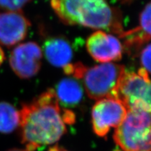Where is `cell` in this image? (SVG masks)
Masks as SVG:
<instances>
[{
	"label": "cell",
	"mask_w": 151,
	"mask_h": 151,
	"mask_svg": "<svg viewBox=\"0 0 151 151\" xmlns=\"http://www.w3.org/2000/svg\"><path fill=\"white\" fill-rule=\"evenodd\" d=\"M20 112L22 143L25 151L56 143L67 132L62 109L54 89H48L32 102L23 104Z\"/></svg>",
	"instance_id": "6da1fadb"
},
{
	"label": "cell",
	"mask_w": 151,
	"mask_h": 151,
	"mask_svg": "<svg viewBox=\"0 0 151 151\" xmlns=\"http://www.w3.org/2000/svg\"><path fill=\"white\" fill-rule=\"evenodd\" d=\"M50 4L64 23L105 29L120 35L121 16L106 0H51Z\"/></svg>",
	"instance_id": "7a4b0ae2"
},
{
	"label": "cell",
	"mask_w": 151,
	"mask_h": 151,
	"mask_svg": "<svg viewBox=\"0 0 151 151\" xmlns=\"http://www.w3.org/2000/svg\"><path fill=\"white\" fill-rule=\"evenodd\" d=\"M66 74L81 79L88 97L94 100L116 98L118 88L126 69L123 65L109 62L86 67L81 62L63 68Z\"/></svg>",
	"instance_id": "3957f363"
},
{
	"label": "cell",
	"mask_w": 151,
	"mask_h": 151,
	"mask_svg": "<svg viewBox=\"0 0 151 151\" xmlns=\"http://www.w3.org/2000/svg\"><path fill=\"white\" fill-rule=\"evenodd\" d=\"M150 112L129 110L113 139L123 151H150Z\"/></svg>",
	"instance_id": "277c9868"
},
{
	"label": "cell",
	"mask_w": 151,
	"mask_h": 151,
	"mask_svg": "<svg viewBox=\"0 0 151 151\" xmlns=\"http://www.w3.org/2000/svg\"><path fill=\"white\" fill-rule=\"evenodd\" d=\"M150 76L144 69L140 68L138 72L125 71L119 84L116 99L127 111L150 112Z\"/></svg>",
	"instance_id": "5b68a950"
},
{
	"label": "cell",
	"mask_w": 151,
	"mask_h": 151,
	"mask_svg": "<svg viewBox=\"0 0 151 151\" xmlns=\"http://www.w3.org/2000/svg\"><path fill=\"white\" fill-rule=\"evenodd\" d=\"M127 109L116 98L97 100L92 110V129L95 134L106 137L111 127L117 128L124 120Z\"/></svg>",
	"instance_id": "8992f818"
},
{
	"label": "cell",
	"mask_w": 151,
	"mask_h": 151,
	"mask_svg": "<svg viewBox=\"0 0 151 151\" xmlns=\"http://www.w3.org/2000/svg\"><path fill=\"white\" fill-rule=\"evenodd\" d=\"M42 50L37 43L26 42L17 46L9 56V63L19 78H30L37 75L41 67Z\"/></svg>",
	"instance_id": "52a82bcc"
},
{
	"label": "cell",
	"mask_w": 151,
	"mask_h": 151,
	"mask_svg": "<svg viewBox=\"0 0 151 151\" xmlns=\"http://www.w3.org/2000/svg\"><path fill=\"white\" fill-rule=\"evenodd\" d=\"M86 48L95 61L102 63L119 61L123 52V47L118 38L101 30H98L88 38Z\"/></svg>",
	"instance_id": "ba28073f"
},
{
	"label": "cell",
	"mask_w": 151,
	"mask_h": 151,
	"mask_svg": "<svg viewBox=\"0 0 151 151\" xmlns=\"http://www.w3.org/2000/svg\"><path fill=\"white\" fill-rule=\"evenodd\" d=\"M30 22L21 11H0V44L14 46L27 35Z\"/></svg>",
	"instance_id": "9c48e42d"
},
{
	"label": "cell",
	"mask_w": 151,
	"mask_h": 151,
	"mask_svg": "<svg viewBox=\"0 0 151 151\" xmlns=\"http://www.w3.org/2000/svg\"><path fill=\"white\" fill-rule=\"evenodd\" d=\"M150 2H148L141 11L139 18V25L137 27L122 32L120 37L124 39V46L130 50H137L150 39Z\"/></svg>",
	"instance_id": "30bf717a"
},
{
	"label": "cell",
	"mask_w": 151,
	"mask_h": 151,
	"mask_svg": "<svg viewBox=\"0 0 151 151\" xmlns=\"http://www.w3.org/2000/svg\"><path fill=\"white\" fill-rule=\"evenodd\" d=\"M46 59L52 66L65 68L71 63L73 49L70 43L62 37L50 38L43 44Z\"/></svg>",
	"instance_id": "8fae6325"
},
{
	"label": "cell",
	"mask_w": 151,
	"mask_h": 151,
	"mask_svg": "<svg viewBox=\"0 0 151 151\" xmlns=\"http://www.w3.org/2000/svg\"><path fill=\"white\" fill-rule=\"evenodd\" d=\"M54 91L59 104L65 108L76 106L84 95L82 85L74 78L62 79L57 84Z\"/></svg>",
	"instance_id": "7c38bea8"
},
{
	"label": "cell",
	"mask_w": 151,
	"mask_h": 151,
	"mask_svg": "<svg viewBox=\"0 0 151 151\" xmlns=\"http://www.w3.org/2000/svg\"><path fill=\"white\" fill-rule=\"evenodd\" d=\"M20 112L11 104L0 102V132L10 134L20 126Z\"/></svg>",
	"instance_id": "4fadbf2b"
},
{
	"label": "cell",
	"mask_w": 151,
	"mask_h": 151,
	"mask_svg": "<svg viewBox=\"0 0 151 151\" xmlns=\"http://www.w3.org/2000/svg\"><path fill=\"white\" fill-rule=\"evenodd\" d=\"M31 0H0V9L6 11H20Z\"/></svg>",
	"instance_id": "5bb4252c"
},
{
	"label": "cell",
	"mask_w": 151,
	"mask_h": 151,
	"mask_svg": "<svg viewBox=\"0 0 151 151\" xmlns=\"http://www.w3.org/2000/svg\"><path fill=\"white\" fill-rule=\"evenodd\" d=\"M150 44L148 43L146 46H145L140 54V62L141 68L144 69L148 74L150 72Z\"/></svg>",
	"instance_id": "9a60e30c"
},
{
	"label": "cell",
	"mask_w": 151,
	"mask_h": 151,
	"mask_svg": "<svg viewBox=\"0 0 151 151\" xmlns=\"http://www.w3.org/2000/svg\"><path fill=\"white\" fill-rule=\"evenodd\" d=\"M4 59H5L4 52L1 47L0 46V66L1 65V64L3 63V62L4 61Z\"/></svg>",
	"instance_id": "2e32d148"
},
{
	"label": "cell",
	"mask_w": 151,
	"mask_h": 151,
	"mask_svg": "<svg viewBox=\"0 0 151 151\" xmlns=\"http://www.w3.org/2000/svg\"><path fill=\"white\" fill-rule=\"evenodd\" d=\"M50 151H67V150H62L58 148V147H53V148H50Z\"/></svg>",
	"instance_id": "e0dca14e"
},
{
	"label": "cell",
	"mask_w": 151,
	"mask_h": 151,
	"mask_svg": "<svg viewBox=\"0 0 151 151\" xmlns=\"http://www.w3.org/2000/svg\"><path fill=\"white\" fill-rule=\"evenodd\" d=\"M120 1L123 4H129L131 3L132 1H133L134 0H120Z\"/></svg>",
	"instance_id": "ac0fdd59"
},
{
	"label": "cell",
	"mask_w": 151,
	"mask_h": 151,
	"mask_svg": "<svg viewBox=\"0 0 151 151\" xmlns=\"http://www.w3.org/2000/svg\"><path fill=\"white\" fill-rule=\"evenodd\" d=\"M8 151H25L24 150H22V149H18V148H14V149H11Z\"/></svg>",
	"instance_id": "d6986e66"
}]
</instances>
